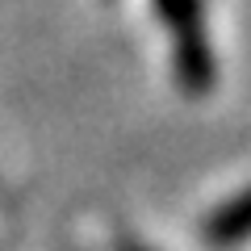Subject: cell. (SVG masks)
Returning a JSON list of instances; mask_svg holds the SVG:
<instances>
[{
    "instance_id": "1",
    "label": "cell",
    "mask_w": 251,
    "mask_h": 251,
    "mask_svg": "<svg viewBox=\"0 0 251 251\" xmlns=\"http://www.w3.org/2000/svg\"><path fill=\"white\" fill-rule=\"evenodd\" d=\"M159 21L172 29L176 38V80L188 97H205L214 88V75H218V63L214 50H209V34H205V4L201 0H151Z\"/></svg>"
},
{
    "instance_id": "2",
    "label": "cell",
    "mask_w": 251,
    "mask_h": 251,
    "mask_svg": "<svg viewBox=\"0 0 251 251\" xmlns=\"http://www.w3.org/2000/svg\"><path fill=\"white\" fill-rule=\"evenodd\" d=\"M205 239L214 247H239V243L251 239V188L234 193L230 201H222L205 218Z\"/></svg>"
},
{
    "instance_id": "3",
    "label": "cell",
    "mask_w": 251,
    "mask_h": 251,
    "mask_svg": "<svg viewBox=\"0 0 251 251\" xmlns=\"http://www.w3.org/2000/svg\"><path fill=\"white\" fill-rule=\"evenodd\" d=\"M122 251H151V247H138V243H126Z\"/></svg>"
}]
</instances>
